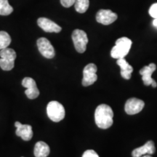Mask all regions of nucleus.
Segmentation results:
<instances>
[{
	"label": "nucleus",
	"mask_w": 157,
	"mask_h": 157,
	"mask_svg": "<svg viewBox=\"0 0 157 157\" xmlns=\"http://www.w3.org/2000/svg\"><path fill=\"white\" fill-rule=\"evenodd\" d=\"M113 110L106 104H101L97 107L95 112L96 125L101 129H108L113 124Z\"/></svg>",
	"instance_id": "obj_1"
},
{
	"label": "nucleus",
	"mask_w": 157,
	"mask_h": 157,
	"mask_svg": "<svg viewBox=\"0 0 157 157\" xmlns=\"http://www.w3.org/2000/svg\"><path fill=\"white\" fill-rule=\"evenodd\" d=\"M132 46V41L127 37H121L116 41L115 46L111 51V56L113 58L119 59L124 58L129 53Z\"/></svg>",
	"instance_id": "obj_2"
},
{
	"label": "nucleus",
	"mask_w": 157,
	"mask_h": 157,
	"mask_svg": "<svg viewBox=\"0 0 157 157\" xmlns=\"http://www.w3.org/2000/svg\"><path fill=\"white\" fill-rule=\"evenodd\" d=\"M47 113L52 121L58 122L64 119L66 113L63 105L58 101H53L48 103L47 106Z\"/></svg>",
	"instance_id": "obj_3"
},
{
	"label": "nucleus",
	"mask_w": 157,
	"mask_h": 157,
	"mask_svg": "<svg viewBox=\"0 0 157 157\" xmlns=\"http://www.w3.org/2000/svg\"><path fill=\"white\" fill-rule=\"evenodd\" d=\"M71 37L76 50L79 53L85 52L88 43L87 34L80 29H75L72 33Z\"/></svg>",
	"instance_id": "obj_4"
},
{
	"label": "nucleus",
	"mask_w": 157,
	"mask_h": 157,
	"mask_svg": "<svg viewBox=\"0 0 157 157\" xmlns=\"http://www.w3.org/2000/svg\"><path fill=\"white\" fill-rule=\"evenodd\" d=\"M98 68L95 64L90 63L85 66L83 70V78H82V85L84 87L92 85L97 81Z\"/></svg>",
	"instance_id": "obj_5"
},
{
	"label": "nucleus",
	"mask_w": 157,
	"mask_h": 157,
	"mask_svg": "<svg viewBox=\"0 0 157 157\" xmlns=\"http://www.w3.org/2000/svg\"><path fill=\"white\" fill-rule=\"evenodd\" d=\"M36 44L39 52L44 58L48 59H52L54 58L55 55H56L54 48L48 39L44 38V37L39 38L37 40Z\"/></svg>",
	"instance_id": "obj_6"
},
{
	"label": "nucleus",
	"mask_w": 157,
	"mask_h": 157,
	"mask_svg": "<svg viewBox=\"0 0 157 157\" xmlns=\"http://www.w3.org/2000/svg\"><path fill=\"white\" fill-rule=\"evenodd\" d=\"M156 69V66L155 63H150L148 66H144L140 70V74L142 75V79L143 83L146 86L151 85L153 87L155 88L157 87V83L154 79H153L151 76L152 74Z\"/></svg>",
	"instance_id": "obj_7"
},
{
	"label": "nucleus",
	"mask_w": 157,
	"mask_h": 157,
	"mask_svg": "<svg viewBox=\"0 0 157 157\" xmlns=\"http://www.w3.org/2000/svg\"><path fill=\"white\" fill-rule=\"evenodd\" d=\"M145 103L142 100L132 98H129L126 102L124 105L125 112L129 115H134L140 113L144 108Z\"/></svg>",
	"instance_id": "obj_8"
},
{
	"label": "nucleus",
	"mask_w": 157,
	"mask_h": 157,
	"mask_svg": "<svg viewBox=\"0 0 157 157\" xmlns=\"http://www.w3.org/2000/svg\"><path fill=\"white\" fill-rule=\"evenodd\" d=\"M22 85L26 88L25 94L29 99H35L38 97L39 91L34 79L31 77H25L22 81Z\"/></svg>",
	"instance_id": "obj_9"
},
{
	"label": "nucleus",
	"mask_w": 157,
	"mask_h": 157,
	"mask_svg": "<svg viewBox=\"0 0 157 157\" xmlns=\"http://www.w3.org/2000/svg\"><path fill=\"white\" fill-rule=\"evenodd\" d=\"M117 15L110 10H100L96 14V21L101 24L108 25L117 21Z\"/></svg>",
	"instance_id": "obj_10"
},
{
	"label": "nucleus",
	"mask_w": 157,
	"mask_h": 157,
	"mask_svg": "<svg viewBox=\"0 0 157 157\" xmlns=\"http://www.w3.org/2000/svg\"><path fill=\"white\" fill-rule=\"evenodd\" d=\"M37 23L39 26L46 32L59 33L62 30L61 27L59 26L57 23L46 17H39L37 20Z\"/></svg>",
	"instance_id": "obj_11"
},
{
	"label": "nucleus",
	"mask_w": 157,
	"mask_h": 157,
	"mask_svg": "<svg viewBox=\"0 0 157 157\" xmlns=\"http://www.w3.org/2000/svg\"><path fill=\"white\" fill-rule=\"evenodd\" d=\"M15 126L16 127V133L17 136L21 137L23 140L29 141L33 137V130L32 127L29 124H22L19 121H15Z\"/></svg>",
	"instance_id": "obj_12"
},
{
	"label": "nucleus",
	"mask_w": 157,
	"mask_h": 157,
	"mask_svg": "<svg viewBox=\"0 0 157 157\" xmlns=\"http://www.w3.org/2000/svg\"><path fill=\"white\" fill-rule=\"evenodd\" d=\"M156 151L154 143L149 140L142 146L134 149L132 152V157H140L146 154H154Z\"/></svg>",
	"instance_id": "obj_13"
},
{
	"label": "nucleus",
	"mask_w": 157,
	"mask_h": 157,
	"mask_svg": "<svg viewBox=\"0 0 157 157\" xmlns=\"http://www.w3.org/2000/svg\"><path fill=\"white\" fill-rule=\"evenodd\" d=\"M117 63L121 68V76L124 79H130L133 68L129 65L124 58L117 59Z\"/></svg>",
	"instance_id": "obj_14"
},
{
	"label": "nucleus",
	"mask_w": 157,
	"mask_h": 157,
	"mask_svg": "<svg viewBox=\"0 0 157 157\" xmlns=\"http://www.w3.org/2000/svg\"><path fill=\"white\" fill-rule=\"evenodd\" d=\"M50 147L46 143L39 141L34 146V156L36 157H48L50 154Z\"/></svg>",
	"instance_id": "obj_15"
},
{
	"label": "nucleus",
	"mask_w": 157,
	"mask_h": 157,
	"mask_svg": "<svg viewBox=\"0 0 157 157\" xmlns=\"http://www.w3.org/2000/svg\"><path fill=\"white\" fill-rule=\"evenodd\" d=\"M0 57H1V58H4L5 60L15 61L17 55L14 50L11 48H6L0 50Z\"/></svg>",
	"instance_id": "obj_16"
},
{
	"label": "nucleus",
	"mask_w": 157,
	"mask_h": 157,
	"mask_svg": "<svg viewBox=\"0 0 157 157\" xmlns=\"http://www.w3.org/2000/svg\"><path fill=\"white\" fill-rule=\"evenodd\" d=\"M89 0H76L74 7L78 13H84L89 8Z\"/></svg>",
	"instance_id": "obj_17"
},
{
	"label": "nucleus",
	"mask_w": 157,
	"mask_h": 157,
	"mask_svg": "<svg viewBox=\"0 0 157 157\" xmlns=\"http://www.w3.org/2000/svg\"><path fill=\"white\" fill-rule=\"evenodd\" d=\"M13 12V7L8 0H0V15H9Z\"/></svg>",
	"instance_id": "obj_18"
},
{
	"label": "nucleus",
	"mask_w": 157,
	"mask_h": 157,
	"mask_svg": "<svg viewBox=\"0 0 157 157\" xmlns=\"http://www.w3.org/2000/svg\"><path fill=\"white\" fill-rule=\"evenodd\" d=\"M11 43V37L6 31H0V50L9 46Z\"/></svg>",
	"instance_id": "obj_19"
},
{
	"label": "nucleus",
	"mask_w": 157,
	"mask_h": 157,
	"mask_svg": "<svg viewBox=\"0 0 157 157\" xmlns=\"http://www.w3.org/2000/svg\"><path fill=\"white\" fill-rule=\"evenodd\" d=\"M15 61L5 60L4 58H0V67L4 71H10L14 68Z\"/></svg>",
	"instance_id": "obj_20"
},
{
	"label": "nucleus",
	"mask_w": 157,
	"mask_h": 157,
	"mask_svg": "<svg viewBox=\"0 0 157 157\" xmlns=\"http://www.w3.org/2000/svg\"><path fill=\"white\" fill-rule=\"evenodd\" d=\"M149 15L154 18H157V3L153 4L149 9Z\"/></svg>",
	"instance_id": "obj_21"
},
{
	"label": "nucleus",
	"mask_w": 157,
	"mask_h": 157,
	"mask_svg": "<svg viewBox=\"0 0 157 157\" xmlns=\"http://www.w3.org/2000/svg\"><path fill=\"white\" fill-rule=\"evenodd\" d=\"M82 157H99L94 150H87L82 155Z\"/></svg>",
	"instance_id": "obj_22"
},
{
	"label": "nucleus",
	"mask_w": 157,
	"mask_h": 157,
	"mask_svg": "<svg viewBox=\"0 0 157 157\" xmlns=\"http://www.w3.org/2000/svg\"><path fill=\"white\" fill-rule=\"evenodd\" d=\"M76 0H60V3L64 7H70L75 4Z\"/></svg>",
	"instance_id": "obj_23"
},
{
	"label": "nucleus",
	"mask_w": 157,
	"mask_h": 157,
	"mask_svg": "<svg viewBox=\"0 0 157 157\" xmlns=\"http://www.w3.org/2000/svg\"><path fill=\"white\" fill-rule=\"evenodd\" d=\"M153 25H154L155 28L157 29V18L154 19V21H153Z\"/></svg>",
	"instance_id": "obj_24"
},
{
	"label": "nucleus",
	"mask_w": 157,
	"mask_h": 157,
	"mask_svg": "<svg viewBox=\"0 0 157 157\" xmlns=\"http://www.w3.org/2000/svg\"><path fill=\"white\" fill-rule=\"evenodd\" d=\"M140 157H152V156L149 154H146V155H143V156H140Z\"/></svg>",
	"instance_id": "obj_25"
}]
</instances>
